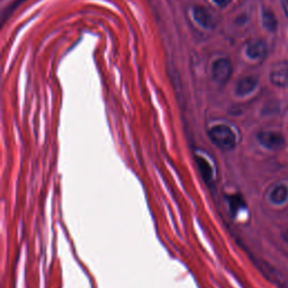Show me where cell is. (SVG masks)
Here are the masks:
<instances>
[{"mask_svg":"<svg viewBox=\"0 0 288 288\" xmlns=\"http://www.w3.org/2000/svg\"><path fill=\"white\" fill-rule=\"evenodd\" d=\"M209 136L211 141L222 150L230 151L235 148L236 136L233 130L224 124H218L211 127L209 131Z\"/></svg>","mask_w":288,"mask_h":288,"instance_id":"6da1fadb","label":"cell"},{"mask_svg":"<svg viewBox=\"0 0 288 288\" xmlns=\"http://www.w3.org/2000/svg\"><path fill=\"white\" fill-rule=\"evenodd\" d=\"M232 76V63L227 58H221L214 62L212 65V77L214 81L221 85L228 82Z\"/></svg>","mask_w":288,"mask_h":288,"instance_id":"7a4b0ae2","label":"cell"},{"mask_svg":"<svg viewBox=\"0 0 288 288\" xmlns=\"http://www.w3.org/2000/svg\"><path fill=\"white\" fill-rule=\"evenodd\" d=\"M258 141L262 147H265L268 150H280L285 144V138L280 133L277 132H269V131H264L258 134Z\"/></svg>","mask_w":288,"mask_h":288,"instance_id":"3957f363","label":"cell"},{"mask_svg":"<svg viewBox=\"0 0 288 288\" xmlns=\"http://www.w3.org/2000/svg\"><path fill=\"white\" fill-rule=\"evenodd\" d=\"M270 81L272 85L279 88H287L288 87V63L287 62H279L273 68L270 74Z\"/></svg>","mask_w":288,"mask_h":288,"instance_id":"277c9868","label":"cell"},{"mask_svg":"<svg viewBox=\"0 0 288 288\" xmlns=\"http://www.w3.org/2000/svg\"><path fill=\"white\" fill-rule=\"evenodd\" d=\"M192 15H194L195 20L200 25V26L204 28H213L215 25L214 17L212 16L209 10L204 7H195L194 12H192Z\"/></svg>","mask_w":288,"mask_h":288,"instance_id":"5b68a950","label":"cell"},{"mask_svg":"<svg viewBox=\"0 0 288 288\" xmlns=\"http://www.w3.org/2000/svg\"><path fill=\"white\" fill-rule=\"evenodd\" d=\"M258 85V80L254 77H244L240 81L236 83L235 87V95L236 96L243 97L252 93L256 89Z\"/></svg>","mask_w":288,"mask_h":288,"instance_id":"8992f818","label":"cell"},{"mask_svg":"<svg viewBox=\"0 0 288 288\" xmlns=\"http://www.w3.org/2000/svg\"><path fill=\"white\" fill-rule=\"evenodd\" d=\"M266 52H267V46H266V43L262 41H253L251 42L247 47V54L248 57L251 58V59H260V58H264L266 56Z\"/></svg>","mask_w":288,"mask_h":288,"instance_id":"52a82bcc","label":"cell"},{"mask_svg":"<svg viewBox=\"0 0 288 288\" xmlns=\"http://www.w3.org/2000/svg\"><path fill=\"white\" fill-rule=\"evenodd\" d=\"M288 198V188L285 185H278L273 188L270 194V200L273 204L280 205L285 203Z\"/></svg>","mask_w":288,"mask_h":288,"instance_id":"ba28073f","label":"cell"},{"mask_svg":"<svg viewBox=\"0 0 288 288\" xmlns=\"http://www.w3.org/2000/svg\"><path fill=\"white\" fill-rule=\"evenodd\" d=\"M262 24H264L265 28H267L268 31L275 32L277 30L278 21H277L276 15L271 12V10L269 9L264 10V13H262Z\"/></svg>","mask_w":288,"mask_h":288,"instance_id":"9c48e42d","label":"cell"},{"mask_svg":"<svg viewBox=\"0 0 288 288\" xmlns=\"http://www.w3.org/2000/svg\"><path fill=\"white\" fill-rule=\"evenodd\" d=\"M196 161H197V166L199 168V171L200 173H202L204 179L206 181H211V179H212L213 177V170L212 168H211L210 163L207 162L205 159H203L202 156H197V158H196Z\"/></svg>","mask_w":288,"mask_h":288,"instance_id":"30bf717a","label":"cell"},{"mask_svg":"<svg viewBox=\"0 0 288 288\" xmlns=\"http://www.w3.org/2000/svg\"><path fill=\"white\" fill-rule=\"evenodd\" d=\"M213 1L220 7H227L231 2V0H213Z\"/></svg>","mask_w":288,"mask_h":288,"instance_id":"8fae6325","label":"cell"},{"mask_svg":"<svg viewBox=\"0 0 288 288\" xmlns=\"http://www.w3.org/2000/svg\"><path fill=\"white\" fill-rule=\"evenodd\" d=\"M282 5H283V9H284V13H285V15L288 18V0H283L282 1Z\"/></svg>","mask_w":288,"mask_h":288,"instance_id":"7c38bea8","label":"cell"},{"mask_svg":"<svg viewBox=\"0 0 288 288\" xmlns=\"http://www.w3.org/2000/svg\"><path fill=\"white\" fill-rule=\"evenodd\" d=\"M283 240H284V242L286 243V246L288 247V230L283 234Z\"/></svg>","mask_w":288,"mask_h":288,"instance_id":"4fadbf2b","label":"cell"}]
</instances>
